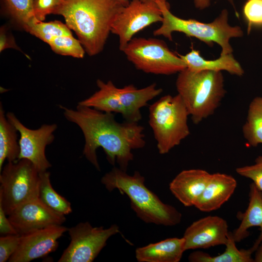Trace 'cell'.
<instances>
[{"mask_svg":"<svg viewBox=\"0 0 262 262\" xmlns=\"http://www.w3.org/2000/svg\"><path fill=\"white\" fill-rule=\"evenodd\" d=\"M8 120L16 127L20 134L19 159H27L35 166L39 173L47 171L51 166L45 154L47 146L54 139L56 124H43L36 130L25 126L12 112L6 114Z\"/></svg>","mask_w":262,"mask_h":262,"instance_id":"cell-12","label":"cell"},{"mask_svg":"<svg viewBox=\"0 0 262 262\" xmlns=\"http://www.w3.org/2000/svg\"><path fill=\"white\" fill-rule=\"evenodd\" d=\"M237 184L236 180L231 175L221 173L211 174L194 206L204 212L218 210L229 199Z\"/></svg>","mask_w":262,"mask_h":262,"instance_id":"cell-17","label":"cell"},{"mask_svg":"<svg viewBox=\"0 0 262 262\" xmlns=\"http://www.w3.org/2000/svg\"><path fill=\"white\" fill-rule=\"evenodd\" d=\"M25 30L48 44L57 37L72 34L66 24L58 20L45 22L36 19Z\"/></svg>","mask_w":262,"mask_h":262,"instance_id":"cell-25","label":"cell"},{"mask_svg":"<svg viewBox=\"0 0 262 262\" xmlns=\"http://www.w3.org/2000/svg\"><path fill=\"white\" fill-rule=\"evenodd\" d=\"M242 132L249 145L262 144V97H255L250 103Z\"/></svg>","mask_w":262,"mask_h":262,"instance_id":"cell-24","label":"cell"},{"mask_svg":"<svg viewBox=\"0 0 262 262\" xmlns=\"http://www.w3.org/2000/svg\"><path fill=\"white\" fill-rule=\"evenodd\" d=\"M59 107L66 118L81 129L85 140L83 155L98 171V148H103L111 164L114 165L116 162L119 168L127 171L129 163L133 159L132 150L146 145L144 128L137 122L120 123L113 113L79 104L76 110Z\"/></svg>","mask_w":262,"mask_h":262,"instance_id":"cell-1","label":"cell"},{"mask_svg":"<svg viewBox=\"0 0 262 262\" xmlns=\"http://www.w3.org/2000/svg\"><path fill=\"white\" fill-rule=\"evenodd\" d=\"M249 186L248 207L245 212L238 213L241 223L232 234L235 241L240 242L248 236L250 228L259 227L260 234L251 247L254 252L262 241V192L253 182Z\"/></svg>","mask_w":262,"mask_h":262,"instance_id":"cell-18","label":"cell"},{"mask_svg":"<svg viewBox=\"0 0 262 262\" xmlns=\"http://www.w3.org/2000/svg\"><path fill=\"white\" fill-rule=\"evenodd\" d=\"M68 228L55 225L21 235L19 246L9 262H29L56 250L58 240Z\"/></svg>","mask_w":262,"mask_h":262,"instance_id":"cell-13","label":"cell"},{"mask_svg":"<svg viewBox=\"0 0 262 262\" xmlns=\"http://www.w3.org/2000/svg\"><path fill=\"white\" fill-rule=\"evenodd\" d=\"M10 16L24 30L37 19L33 10V0H3Z\"/></svg>","mask_w":262,"mask_h":262,"instance_id":"cell-26","label":"cell"},{"mask_svg":"<svg viewBox=\"0 0 262 262\" xmlns=\"http://www.w3.org/2000/svg\"><path fill=\"white\" fill-rule=\"evenodd\" d=\"M162 6L152 0H132L125 6L114 21L111 33L119 39L122 51L133 36L151 24L162 22Z\"/></svg>","mask_w":262,"mask_h":262,"instance_id":"cell-11","label":"cell"},{"mask_svg":"<svg viewBox=\"0 0 262 262\" xmlns=\"http://www.w3.org/2000/svg\"><path fill=\"white\" fill-rule=\"evenodd\" d=\"M70 242L58 262H92L106 245L108 240L120 232L114 224L108 228L94 227L86 221L68 229Z\"/></svg>","mask_w":262,"mask_h":262,"instance_id":"cell-10","label":"cell"},{"mask_svg":"<svg viewBox=\"0 0 262 262\" xmlns=\"http://www.w3.org/2000/svg\"><path fill=\"white\" fill-rule=\"evenodd\" d=\"M145 178L138 171L130 175L114 167L101 178L109 191L117 189L130 200L131 207L137 217L147 223L174 226L181 220L182 214L174 207L164 203L145 185Z\"/></svg>","mask_w":262,"mask_h":262,"instance_id":"cell-3","label":"cell"},{"mask_svg":"<svg viewBox=\"0 0 262 262\" xmlns=\"http://www.w3.org/2000/svg\"><path fill=\"white\" fill-rule=\"evenodd\" d=\"M20 237L19 234L5 235L0 237V262L9 261L16 250Z\"/></svg>","mask_w":262,"mask_h":262,"instance_id":"cell-31","label":"cell"},{"mask_svg":"<svg viewBox=\"0 0 262 262\" xmlns=\"http://www.w3.org/2000/svg\"><path fill=\"white\" fill-rule=\"evenodd\" d=\"M64 0H33V10L34 16L43 21L47 15L56 14Z\"/></svg>","mask_w":262,"mask_h":262,"instance_id":"cell-30","label":"cell"},{"mask_svg":"<svg viewBox=\"0 0 262 262\" xmlns=\"http://www.w3.org/2000/svg\"><path fill=\"white\" fill-rule=\"evenodd\" d=\"M224 82L221 72L193 71L186 68L179 73L178 94L194 124L211 116L218 108L226 92Z\"/></svg>","mask_w":262,"mask_h":262,"instance_id":"cell-4","label":"cell"},{"mask_svg":"<svg viewBox=\"0 0 262 262\" xmlns=\"http://www.w3.org/2000/svg\"><path fill=\"white\" fill-rule=\"evenodd\" d=\"M0 205V233L3 235L18 234Z\"/></svg>","mask_w":262,"mask_h":262,"instance_id":"cell-32","label":"cell"},{"mask_svg":"<svg viewBox=\"0 0 262 262\" xmlns=\"http://www.w3.org/2000/svg\"><path fill=\"white\" fill-rule=\"evenodd\" d=\"M148 109V123L160 154L168 153L189 135V114L178 94L161 97Z\"/></svg>","mask_w":262,"mask_h":262,"instance_id":"cell-7","label":"cell"},{"mask_svg":"<svg viewBox=\"0 0 262 262\" xmlns=\"http://www.w3.org/2000/svg\"><path fill=\"white\" fill-rule=\"evenodd\" d=\"M158 2L162 6H170L166 0H152Z\"/></svg>","mask_w":262,"mask_h":262,"instance_id":"cell-36","label":"cell"},{"mask_svg":"<svg viewBox=\"0 0 262 262\" xmlns=\"http://www.w3.org/2000/svg\"><path fill=\"white\" fill-rule=\"evenodd\" d=\"M226 221L218 216H207L193 222L185 230L186 250L226 245L229 235Z\"/></svg>","mask_w":262,"mask_h":262,"instance_id":"cell-15","label":"cell"},{"mask_svg":"<svg viewBox=\"0 0 262 262\" xmlns=\"http://www.w3.org/2000/svg\"><path fill=\"white\" fill-rule=\"evenodd\" d=\"M122 52L137 69L147 73L169 75L186 68L179 54L159 39L133 37Z\"/></svg>","mask_w":262,"mask_h":262,"instance_id":"cell-9","label":"cell"},{"mask_svg":"<svg viewBox=\"0 0 262 262\" xmlns=\"http://www.w3.org/2000/svg\"><path fill=\"white\" fill-rule=\"evenodd\" d=\"M236 172L239 175L251 180L262 192V155L256 159L254 164L237 167Z\"/></svg>","mask_w":262,"mask_h":262,"instance_id":"cell-29","label":"cell"},{"mask_svg":"<svg viewBox=\"0 0 262 262\" xmlns=\"http://www.w3.org/2000/svg\"><path fill=\"white\" fill-rule=\"evenodd\" d=\"M17 130L8 120L1 102L0 103V172L5 160L15 162L18 160L20 147Z\"/></svg>","mask_w":262,"mask_h":262,"instance_id":"cell-21","label":"cell"},{"mask_svg":"<svg viewBox=\"0 0 262 262\" xmlns=\"http://www.w3.org/2000/svg\"><path fill=\"white\" fill-rule=\"evenodd\" d=\"M0 172V205L7 216L37 198L39 173L30 161L8 162Z\"/></svg>","mask_w":262,"mask_h":262,"instance_id":"cell-8","label":"cell"},{"mask_svg":"<svg viewBox=\"0 0 262 262\" xmlns=\"http://www.w3.org/2000/svg\"><path fill=\"white\" fill-rule=\"evenodd\" d=\"M186 250L182 238H170L138 247L135 257L139 262H179Z\"/></svg>","mask_w":262,"mask_h":262,"instance_id":"cell-19","label":"cell"},{"mask_svg":"<svg viewBox=\"0 0 262 262\" xmlns=\"http://www.w3.org/2000/svg\"><path fill=\"white\" fill-rule=\"evenodd\" d=\"M8 48H16L17 49V47L13 39H11L4 32L3 29L0 30V50L2 51L5 49Z\"/></svg>","mask_w":262,"mask_h":262,"instance_id":"cell-33","label":"cell"},{"mask_svg":"<svg viewBox=\"0 0 262 262\" xmlns=\"http://www.w3.org/2000/svg\"><path fill=\"white\" fill-rule=\"evenodd\" d=\"M179 55L185 63L186 68L193 71H226L231 75L239 77L244 74L242 66L232 53L220 55L218 58L210 60L205 59L198 50L192 49L185 55L179 54Z\"/></svg>","mask_w":262,"mask_h":262,"instance_id":"cell-20","label":"cell"},{"mask_svg":"<svg viewBox=\"0 0 262 262\" xmlns=\"http://www.w3.org/2000/svg\"><path fill=\"white\" fill-rule=\"evenodd\" d=\"M163 20L160 27L153 32L154 36H163L172 40V33L178 32L186 36L196 38L212 46L216 43L221 48L220 55L232 53L233 49L229 41L232 38L243 36V32L238 26H232L228 22L229 13L223 9L219 15L210 23L195 19H184L173 15L169 7L162 8Z\"/></svg>","mask_w":262,"mask_h":262,"instance_id":"cell-5","label":"cell"},{"mask_svg":"<svg viewBox=\"0 0 262 262\" xmlns=\"http://www.w3.org/2000/svg\"><path fill=\"white\" fill-rule=\"evenodd\" d=\"M55 53L77 58L84 57L85 49L79 41L72 34L62 35L52 39L49 44Z\"/></svg>","mask_w":262,"mask_h":262,"instance_id":"cell-27","label":"cell"},{"mask_svg":"<svg viewBox=\"0 0 262 262\" xmlns=\"http://www.w3.org/2000/svg\"><path fill=\"white\" fill-rule=\"evenodd\" d=\"M232 232H229L225 250L221 254L212 256L206 252L197 251L191 253L188 260L192 262H254L251 248L239 249Z\"/></svg>","mask_w":262,"mask_h":262,"instance_id":"cell-22","label":"cell"},{"mask_svg":"<svg viewBox=\"0 0 262 262\" xmlns=\"http://www.w3.org/2000/svg\"><path fill=\"white\" fill-rule=\"evenodd\" d=\"M229 3H230L234 7L233 0H227Z\"/></svg>","mask_w":262,"mask_h":262,"instance_id":"cell-37","label":"cell"},{"mask_svg":"<svg viewBox=\"0 0 262 262\" xmlns=\"http://www.w3.org/2000/svg\"><path fill=\"white\" fill-rule=\"evenodd\" d=\"M255 252L254 262H262V241Z\"/></svg>","mask_w":262,"mask_h":262,"instance_id":"cell-35","label":"cell"},{"mask_svg":"<svg viewBox=\"0 0 262 262\" xmlns=\"http://www.w3.org/2000/svg\"><path fill=\"white\" fill-rule=\"evenodd\" d=\"M98 90L78 104L107 113L120 114L125 121L137 122L141 119V109L160 95L163 90L153 83L142 88L133 84L117 87L109 81L98 80Z\"/></svg>","mask_w":262,"mask_h":262,"instance_id":"cell-6","label":"cell"},{"mask_svg":"<svg viewBox=\"0 0 262 262\" xmlns=\"http://www.w3.org/2000/svg\"><path fill=\"white\" fill-rule=\"evenodd\" d=\"M127 0H64L56 14L77 34L90 56L100 52L111 33L114 21Z\"/></svg>","mask_w":262,"mask_h":262,"instance_id":"cell-2","label":"cell"},{"mask_svg":"<svg viewBox=\"0 0 262 262\" xmlns=\"http://www.w3.org/2000/svg\"><path fill=\"white\" fill-rule=\"evenodd\" d=\"M211 174L201 169L184 170L169 184V189L184 206H194L204 190Z\"/></svg>","mask_w":262,"mask_h":262,"instance_id":"cell-16","label":"cell"},{"mask_svg":"<svg viewBox=\"0 0 262 262\" xmlns=\"http://www.w3.org/2000/svg\"><path fill=\"white\" fill-rule=\"evenodd\" d=\"M211 1V0H194V3L196 8L203 10L210 6Z\"/></svg>","mask_w":262,"mask_h":262,"instance_id":"cell-34","label":"cell"},{"mask_svg":"<svg viewBox=\"0 0 262 262\" xmlns=\"http://www.w3.org/2000/svg\"><path fill=\"white\" fill-rule=\"evenodd\" d=\"M243 14L247 24V33L253 27L262 26V0H247Z\"/></svg>","mask_w":262,"mask_h":262,"instance_id":"cell-28","label":"cell"},{"mask_svg":"<svg viewBox=\"0 0 262 262\" xmlns=\"http://www.w3.org/2000/svg\"><path fill=\"white\" fill-rule=\"evenodd\" d=\"M37 198L50 209L61 214L66 215L72 212L71 203L52 187L50 173L47 171L39 173Z\"/></svg>","mask_w":262,"mask_h":262,"instance_id":"cell-23","label":"cell"},{"mask_svg":"<svg viewBox=\"0 0 262 262\" xmlns=\"http://www.w3.org/2000/svg\"><path fill=\"white\" fill-rule=\"evenodd\" d=\"M8 217L20 235L52 226L62 225L66 221L65 215L52 210L38 198L21 205Z\"/></svg>","mask_w":262,"mask_h":262,"instance_id":"cell-14","label":"cell"}]
</instances>
